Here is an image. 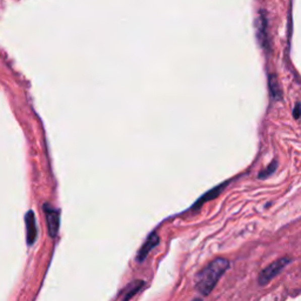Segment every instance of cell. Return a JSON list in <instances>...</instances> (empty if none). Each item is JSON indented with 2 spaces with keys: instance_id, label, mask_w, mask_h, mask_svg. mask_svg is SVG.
Masks as SVG:
<instances>
[{
  "instance_id": "cell-1",
  "label": "cell",
  "mask_w": 301,
  "mask_h": 301,
  "mask_svg": "<svg viewBox=\"0 0 301 301\" xmlns=\"http://www.w3.org/2000/svg\"><path fill=\"white\" fill-rule=\"evenodd\" d=\"M231 263L226 258H217L204 267L196 278V289L200 294L208 295L213 291L219 279L228 270Z\"/></svg>"
},
{
  "instance_id": "cell-2",
  "label": "cell",
  "mask_w": 301,
  "mask_h": 301,
  "mask_svg": "<svg viewBox=\"0 0 301 301\" xmlns=\"http://www.w3.org/2000/svg\"><path fill=\"white\" fill-rule=\"evenodd\" d=\"M291 261H292L291 258L284 257V258H280V259L275 260L272 264L268 265L266 268H264V270L261 271L259 277H258V281H259V284L261 286L267 285L268 282H270L272 279H274L275 277H277V275L280 273V272L284 270V268L287 266Z\"/></svg>"
},
{
  "instance_id": "cell-3",
  "label": "cell",
  "mask_w": 301,
  "mask_h": 301,
  "mask_svg": "<svg viewBox=\"0 0 301 301\" xmlns=\"http://www.w3.org/2000/svg\"><path fill=\"white\" fill-rule=\"evenodd\" d=\"M44 212L46 215V222H47L48 233L51 238H55L59 232L60 225V213L59 210H56L49 204H44Z\"/></svg>"
},
{
  "instance_id": "cell-4",
  "label": "cell",
  "mask_w": 301,
  "mask_h": 301,
  "mask_svg": "<svg viewBox=\"0 0 301 301\" xmlns=\"http://www.w3.org/2000/svg\"><path fill=\"white\" fill-rule=\"evenodd\" d=\"M159 243H160V238H159L157 233L155 232L151 233V234L148 235V238L146 239V242L144 243V245L141 246V249L138 251V254H137L138 263H143V261L147 258L148 253H150L153 249H155V247L159 245Z\"/></svg>"
},
{
  "instance_id": "cell-5",
  "label": "cell",
  "mask_w": 301,
  "mask_h": 301,
  "mask_svg": "<svg viewBox=\"0 0 301 301\" xmlns=\"http://www.w3.org/2000/svg\"><path fill=\"white\" fill-rule=\"evenodd\" d=\"M25 226H26V243L27 245H33L37 240L38 229H37V221L33 211H28L25 215Z\"/></svg>"
},
{
  "instance_id": "cell-6",
  "label": "cell",
  "mask_w": 301,
  "mask_h": 301,
  "mask_svg": "<svg viewBox=\"0 0 301 301\" xmlns=\"http://www.w3.org/2000/svg\"><path fill=\"white\" fill-rule=\"evenodd\" d=\"M257 37L260 45L263 47H266L268 44V30H267V19L265 16V12H261L257 20Z\"/></svg>"
},
{
  "instance_id": "cell-7",
  "label": "cell",
  "mask_w": 301,
  "mask_h": 301,
  "mask_svg": "<svg viewBox=\"0 0 301 301\" xmlns=\"http://www.w3.org/2000/svg\"><path fill=\"white\" fill-rule=\"evenodd\" d=\"M145 281L144 280H134L126 286V288L123 291L122 301H130L140 291L141 288H144Z\"/></svg>"
},
{
  "instance_id": "cell-8",
  "label": "cell",
  "mask_w": 301,
  "mask_h": 301,
  "mask_svg": "<svg viewBox=\"0 0 301 301\" xmlns=\"http://www.w3.org/2000/svg\"><path fill=\"white\" fill-rule=\"evenodd\" d=\"M268 88H270L271 97L274 99V100H279L281 98V90L280 86H279L278 79L274 74H270L268 77Z\"/></svg>"
},
{
  "instance_id": "cell-9",
  "label": "cell",
  "mask_w": 301,
  "mask_h": 301,
  "mask_svg": "<svg viewBox=\"0 0 301 301\" xmlns=\"http://www.w3.org/2000/svg\"><path fill=\"white\" fill-rule=\"evenodd\" d=\"M220 191H222V186H219V187H215V189H213L212 191H210V192H207L206 194H205L204 197H201V199L198 201L197 203V205L194 207H198L199 206L200 204H204V203H206L207 200H211V199H214L215 197L218 196L219 193H220Z\"/></svg>"
},
{
  "instance_id": "cell-10",
  "label": "cell",
  "mask_w": 301,
  "mask_h": 301,
  "mask_svg": "<svg viewBox=\"0 0 301 301\" xmlns=\"http://www.w3.org/2000/svg\"><path fill=\"white\" fill-rule=\"evenodd\" d=\"M275 167H277V162L273 161V162H272V165H271L270 168H266V169H265V171H263V172L260 173L259 178L264 179V178H266V176H268L270 174H272V173H273L275 171Z\"/></svg>"
},
{
  "instance_id": "cell-11",
  "label": "cell",
  "mask_w": 301,
  "mask_h": 301,
  "mask_svg": "<svg viewBox=\"0 0 301 301\" xmlns=\"http://www.w3.org/2000/svg\"><path fill=\"white\" fill-rule=\"evenodd\" d=\"M293 114H294V118H299V116L301 115V105L296 104L295 105V108H294V112H293Z\"/></svg>"
},
{
  "instance_id": "cell-12",
  "label": "cell",
  "mask_w": 301,
  "mask_h": 301,
  "mask_svg": "<svg viewBox=\"0 0 301 301\" xmlns=\"http://www.w3.org/2000/svg\"><path fill=\"white\" fill-rule=\"evenodd\" d=\"M192 301H203V299H200V298H197V299H194V300H192Z\"/></svg>"
}]
</instances>
